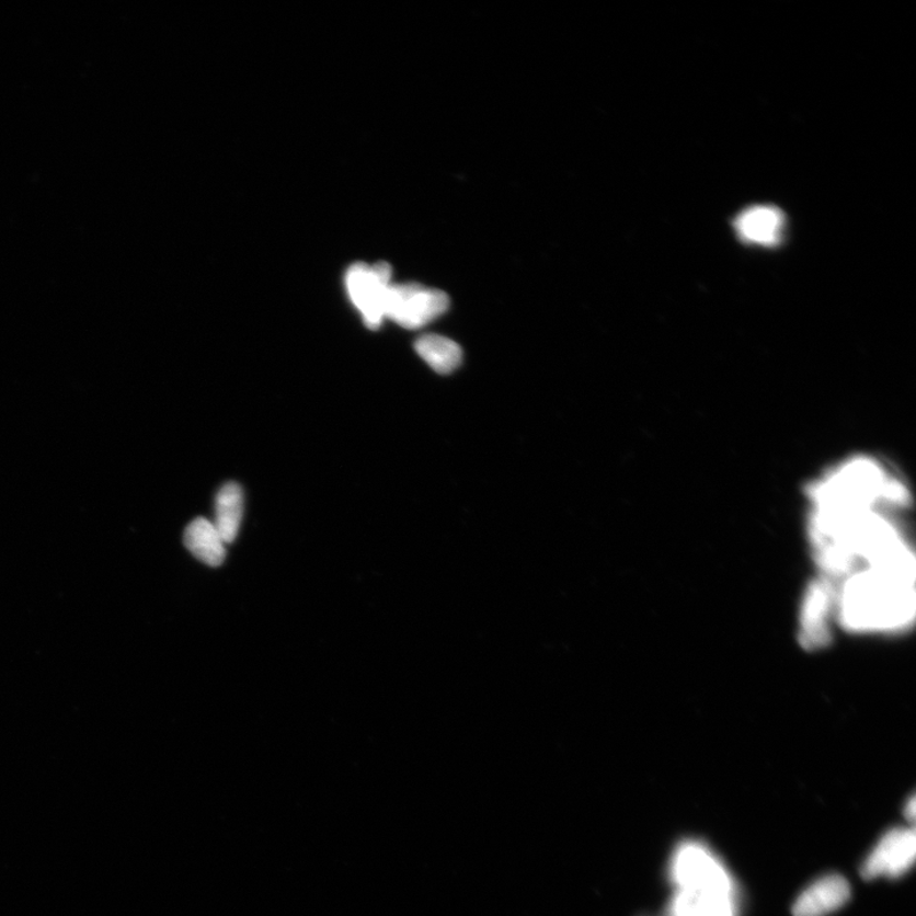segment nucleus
<instances>
[{"mask_svg":"<svg viewBox=\"0 0 916 916\" xmlns=\"http://www.w3.org/2000/svg\"><path fill=\"white\" fill-rule=\"evenodd\" d=\"M803 493L805 536L828 583L914 552L912 486L889 458L845 455L816 472Z\"/></svg>","mask_w":916,"mask_h":916,"instance_id":"nucleus-1","label":"nucleus"},{"mask_svg":"<svg viewBox=\"0 0 916 916\" xmlns=\"http://www.w3.org/2000/svg\"><path fill=\"white\" fill-rule=\"evenodd\" d=\"M915 571L911 556L832 584L836 623L852 634L905 633L915 620Z\"/></svg>","mask_w":916,"mask_h":916,"instance_id":"nucleus-2","label":"nucleus"},{"mask_svg":"<svg viewBox=\"0 0 916 916\" xmlns=\"http://www.w3.org/2000/svg\"><path fill=\"white\" fill-rule=\"evenodd\" d=\"M669 878L678 891L734 894L730 873L712 851L695 841L684 843L676 849Z\"/></svg>","mask_w":916,"mask_h":916,"instance_id":"nucleus-3","label":"nucleus"},{"mask_svg":"<svg viewBox=\"0 0 916 916\" xmlns=\"http://www.w3.org/2000/svg\"><path fill=\"white\" fill-rule=\"evenodd\" d=\"M449 298L439 289L426 288L422 284L405 283L390 286L385 305V319L398 325L415 330L428 325L446 313Z\"/></svg>","mask_w":916,"mask_h":916,"instance_id":"nucleus-4","label":"nucleus"},{"mask_svg":"<svg viewBox=\"0 0 916 916\" xmlns=\"http://www.w3.org/2000/svg\"><path fill=\"white\" fill-rule=\"evenodd\" d=\"M392 268L387 263L373 267L354 264L346 274L347 291L369 329H378L385 319L387 291L391 286Z\"/></svg>","mask_w":916,"mask_h":916,"instance_id":"nucleus-5","label":"nucleus"},{"mask_svg":"<svg viewBox=\"0 0 916 916\" xmlns=\"http://www.w3.org/2000/svg\"><path fill=\"white\" fill-rule=\"evenodd\" d=\"M800 641L805 650L823 649L836 623L834 588L818 576L805 589L800 610Z\"/></svg>","mask_w":916,"mask_h":916,"instance_id":"nucleus-6","label":"nucleus"},{"mask_svg":"<svg viewBox=\"0 0 916 916\" xmlns=\"http://www.w3.org/2000/svg\"><path fill=\"white\" fill-rule=\"evenodd\" d=\"M916 856V835L912 828H894L883 835L862 867L863 878H900L911 870Z\"/></svg>","mask_w":916,"mask_h":916,"instance_id":"nucleus-7","label":"nucleus"},{"mask_svg":"<svg viewBox=\"0 0 916 916\" xmlns=\"http://www.w3.org/2000/svg\"><path fill=\"white\" fill-rule=\"evenodd\" d=\"M850 884L840 874H827L810 884L793 905L794 916H826L850 898Z\"/></svg>","mask_w":916,"mask_h":916,"instance_id":"nucleus-8","label":"nucleus"},{"mask_svg":"<svg viewBox=\"0 0 916 916\" xmlns=\"http://www.w3.org/2000/svg\"><path fill=\"white\" fill-rule=\"evenodd\" d=\"M741 240L759 247H776L783 239L785 215L771 205H756L734 219Z\"/></svg>","mask_w":916,"mask_h":916,"instance_id":"nucleus-9","label":"nucleus"},{"mask_svg":"<svg viewBox=\"0 0 916 916\" xmlns=\"http://www.w3.org/2000/svg\"><path fill=\"white\" fill-rule=\"evenodd\" d=\"M668 916H737L734 894L678 891Z\"/></svg>","mask_w":916,"mask_h":916,"instance_id":"nucleus-10","label":"nucleus"},{"mask_svg":"<svg viewBox=\"0 0 916 916\" xmlns=\"http://www.w3.org/2000/svg\"><path fill=\"white\" fill-rule=\"evenodd\" d=\"M184 541L192 554L204 564L219 566L225 562L226 543L210 520L194 519L186 528Z\"/></svg>","mask_w":916,"mask_h":916,"instance_id":"nucleus-11","label":"nucleus"},{"mask_svg":"<svg viewBox=\"0 0 916 916\" xmlns=\"http://www.w3.org/2000/svg\"><path fill=\"white\" fill-rule=\"evenodd\" d=\"M415 351L426 365L439 375L453 374L461 366L462 351L460 345L446 336L423 335L417 339Z\"/></svg>","mask_w":916,"mask_h":916,"instance_id":"nucleus-12","label":"nucleus"},{"mask_svg":"<svg viewBox=\"0 0 916 916\" xmlns=\"http://www.w3.org/2000/svg\"><path fill=\"white\" fill-rule=\"evenodd\" d=\"M243 516V493L239 484L227 483L217 494L216 528L225 543L236 540Z\"/></svg>","mask_w":916,"mask_h":916,"instance_id":"nucleus-13","label":"nucleus"},{"mask_svg":"<svg viewBox=\"0 0 916 916\" xmlns=\"http://www.w3.org/2000/svg\"><path fill=\"white\" fill-rule=\"evenodd\" d=\"M906 815H907V817H909L912 820H914V817H915V799H914V797L911 800L909 811H906Z\"/></svg>","mask_w":916,"mask_h":916,"instance_id":"nucleus-14","label":"nucleus"}]
</instances>
